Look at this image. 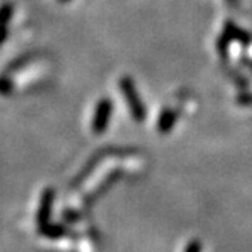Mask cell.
Wrapping results in <instances>:
<instances>
[{"label":"cell","mask_w":252,"mask_h":252,"mask_svg":"<svg viewBox=\"0 0 252 252\" xmlns=\"http://www.w3.org/2000/svg\"><path fill=\"white\" fill-rule=\"evenodd\" d=\"M108 116H110V103H108L106 100H103V102L99 103L97 110H96V116H94V125H93V128H94L96 132H99V131H102L105 128Z\"/></svg>","instance_id":"7a4b0ae2"},{"label":"cell","mask_w":252,"mask_h":252,"mask_svg":"<svg viewBox=\"0 0 252 252\" xmlns=\"http://www.w3.org/2000/svg\"><path fill=\"white\" fill-rule=\"evenodd\" d=\"M40 231L44 234V237L47 239H58L64 234V229L61 226H57V225H44L43 228H40Z\"/></svg>","instance_id":"3957f363"},{"label":"cell","mask_w":252,"mask_h":252,"mask_svg":"<svg viewBox=\"0 0 252 252\" xmlns=\"http://www.w3.org/2000/svg\"><path fill=\"white\" fill-rule=\"evenodd\" d=\"M53 193L52 189H47L43 196H41V202H40V210H38V214H37V220H38V225L40 228H43L44 225L49 223V218H50V211H52V204H53Z\"/></svg>","instance_id":"6da1fadb"}]
</instances>
